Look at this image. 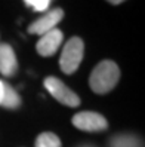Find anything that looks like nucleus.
I'll list each match as a JSON object with an SVG mask.
<instances>
[{
    "label": "nucleus",
    "mask_w": 145,
    "mask_h": 147,
    "mask_svg": "<svg viewBox=\"0 0 145 147\" xmlns=\"http://www.w3.org/2000/svg\"><path fill=\"white\" fill-rule=\"evenodd\" d=\"M62 39H64V34L58 28H53L45 34H41V37L39 39L36 45L37 52L41 57H52L53 54H56V51L61 46Z\"/></svg>",
    "instance_id": "6"
},
{
    "label": "nucleus",
    "mask_w": 145,
    "mask_h": 147,
    "mask_svg": "<svg viewBox=\"0 0 145 147\" xmlns=\"http://www.w3.org/2000/svg\"><path fill=\"white\" fill-rule=\"evenodd\" d=\"M73 125L79 128L80 131L86 132H99L105 131L108 128L107 119L99 113H95V111H80V113L74 115Z\"/></svg>",
    "instance_id": "4"
},
{
    "label": "nucleus",
    "mask_w": 145,
    "mask_h": 147,
    "mask_svg": "<svg viewBox=\"0 0 145 147\" xmlns=\"http://www.w3.org/2000/svg\"><path fill=\"white\" fill-rule=\"evenodd\" d=\"M84 45L80 37H71L65 43L62 49L61 58H59V67L67 74H73L79 68L83 59Z\"/></svg>",
    "instance_id": "2"
},
{
    "label": "nucleus",
    "mask_w": 145,
    "mask_h": 147,
    "mask_svg": "<svg viewBox=\"0 0 145 147\" xmlns=\"http://www.w3.org/2000/svg\"><path fill=\"white\" fill-rule=\"evenodd\" d=\"M0 106L5 107V109H11V110H15L21 106V98L18 92H16L11 85L5 83V88H3V98H2V102Z\"/></svg>",
    "instance_id": "8"
},
{
    "label": "nucleus",
    "mask_w": 145,
    "mask_h": 147,
    "mask_svg": "<svg viewBox=\"0 0 145 147\" xmlns=\"http://www.w3.org/2000/svg\"><path fill=\"white\" fill-rule=\"evenodd\" d=\"M3 88H5V82L0 80V102H2V98H3Z\"/></svg>",
    "instance_id": "12"
},
{
    "label": "nucleus",
    "mask_w": 145,
    "mask_h": 147,
    "mask_svg": "<svg viewBox=\"0 0 145 147\" xmlns=\"http://www.w3.org/2000/svg\"><path fill=\"white\" fill-rule=\"evenodd\" d=\"M84 147H89V146H84Z\"/></svg>",
    "instance_id": "14"
},
{
    "label": "nucleus",
    "mask_w": 145,
    "mask_h": 147,
    "mask_svg": "<svg viewBox=\"0 0 145 147\" xmlns=\"http://www.w3.org/2000/svg\"><path fill=\"white\" fill-rule=\"evenodd\" d=\"M64 18V11L62 9H53V11H49L46 12L43 16H40L39 20L34 21L30 27H28V33L30 34H45L50 30L56 28V25L61 22V20Z\"/></svg>",
    "instance_id": "5"
},
{
    "label": "nucleus",
    "mask_w": 145,
    "mask_h": 147,
    "mask_svg": "<svg viewBox=\"0 0 145 147\" xmlns=\"http://www.w3.org/2000/svg\"><path fill=\"white\" fill-rule=\"evenodd\" d=\"M18 70V61L13 49L3 43L0 45V73L3 76H13Z\"/></svg>",
    "instance_id": "7"
},
{
    "label": "nucleus",
    "mask_w": 145,
    "mask_h": 147,
    "mask_svg": "<svg viewBox=\"0 0 145 147\" xmlns=\"http://www.w3.org/2000/svg\"><path fill=\"white\" fill-rule=\"evenodd\" d=\"M45 88L50 92V95L59 101L61 104L68 106V107H77L80 106V97L74 91H71L68 86L62 82L56 79L53 76H49L45 79Z\"/></svg>",
    "instance_id": "3"
},
{
    "label": "nucleus",
    "mask_w": 145,
    "mask_h": 147,
    "mask_svg": "<svg viewBox=\"0 0 145 147\" xmlns=\"http://www.w3.org/2000/svg\"><path fill=\"white\" fill-rule=\"evenodd\" d=\"M24 2H25V5H27V6L33 7L34 11L45 12L47 7H49V5H50L52 0H24Z\"/></svg>",
    "instance_id": "11"
},
{
    "label": "nucleus",
    "mask_w": 145,
    "mask_h": 147,
    "mask_svg": "<svg viewBox=\"0 0 145 147\" xmlns=\"http://www.w3.org/2000/svg\"><path fill=\"white\" fill-rule=\"evenodd\" d=\"M107 2H110L111 5H120V3L124 2V0H107Z\"/></svg>",
    "instance_id": "13"
},
{
    "label": "nucleus",
    "mask_w": 145,
    "mask_h": 147,
    "mask_svg": "<svg viewBox=\"0 0 145 147\" xmlns=\"http://www.w3.org/2000/svg\"><path fill=\"white\" fill-rule=\"evenodd\" d=\"M120 79V68L111 59L101 61L89 77L90 89L96 94H107L116 88V85Z\"/></svg>",
    "instance_id": "1"
},
{
    "label": "nucleus",
    "mask_w": 145,
    "mask_h": 147,
    "mask_svg": "<svg viewBox=\"0 0 145 147\" xmlns=\"http://www.w3.org/2000/svg\"><path fill=\"white\" fill-rule=\"evenodd\" d=\"M110 147H142V144L135 135L120 134V135H116L111 138Z\"/></svg>",
    "instance_id": "9"
},
{
    "label": "nucleus",
    "mask_w": 145,
    "mask_h": 147,
    "mask_svg": "<svg viewBox=\"0 0 145 147\" xmlns=\"http://www.w3.org/2000/svg\"><path fill=\"white\" fill-rule=\"evenodd\" d=\"M36 147H61V140L53 132H41L36 138Z\"/></svg>",
    "instance_id": "10"
}]
</instances>
